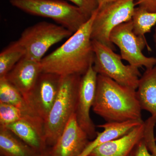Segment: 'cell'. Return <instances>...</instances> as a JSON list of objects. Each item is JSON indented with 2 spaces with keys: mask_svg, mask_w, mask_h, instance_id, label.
<instances>
[{
  "mask_svg": "<svg viewBox=\"0 0 156 156\" xmlns=\"http://www.w3.org/2000/svg\"><path fill=\"white\" fill-rule=\"evenodd\" d=\"M97 10L63 44L43 58L41 61L43 72L62 76H82L93 65L95 53L91 29Z\"/></svg>",
  "mask_w": 156,
  "mask_h": 156,
  "instance_id": "1",
  "label": "cell"
},
{
  "mask_svg": "<svg viewBox=\"0 0 156 156\" xmlns=\"http://www.w3.org/2000/svg\"><path fill=\"white\" fill-rule=\"evenodd\" d=\"M93 110L107 122L143 121L136 90L98 75Z\"/></svg>",
  "mask_w": 156,
  "mask_h": 156,
  "instance_id": "2",
  "label": "cell"
},
{
  "mask_svg": "<svg viewBox=\"0 0 156 156\" xmlns=\"http://www.w3.org/2000/svg\"><path fill=\"white\" fill-rule=\"evenodd\" d=\"M81 77L77 75L62 76L57 98L44 124L48 146L55 144L69 120L76 113Z\"/></svg>",
  "mask_w": 156,
  "mask_h": 156,
  "instance_id": "3",
  "label": "cell"
},
{
  "mask_svg": "<svg viewBox=\"0 0 156 156\" xmlns=\"http://www.w3.org/2000/svg\"><path fill=\"white\" fill-rule=\"evenodd\" d=\"M10 3L27 14L53 20L73 34L90 18L79 7L63 0H10Z\"/></svg>",
  "mask_w": 156,
  "mask_h": 156,
  "instance_id": "4",
  "label": "cell"
},
{
  "mask_svg": "<svg viewBox=\"0 0 156 156\" xmlns=\"http://www.w3.org/2000/svg\"><path fill=\"white\" fill-rule=\"evenodd\" d=\"M92 43L95 53L93 67L98 74L136 90L141 76L138 68L124 64L121 55L106 45L95 41H92Z\"/></svg>",
  "mask_w": 156,
  "mask_h": 156,
  "instance_id": "5",
  "label": "cell"
},
{
  "mask_svg": "<svg viewBox=\"0 0 156 156\" xmlns=\"http://www.w3.org/2000/svg\"><path fill=\"white\" fill-rule=\"evenodd\" d=\"M73 34L61 25L42 21L26 28L18 41L25 50L24 57L41 62L52 46Z\"/></svg>",
  "mask_w": 156,
  "mask_h": 156,
  "instance_id": "6",
  "label": "cell"
},
{
  "mask_svg": "<svg viewBox=\"0 0 156 156\" xmlns=\"http://www.w3.org/2000/svg\"><path fill=\"white\" fill-rule=\"evenodd\" d=\"M135 0H117L98 9L91 29V39L115 50L110 41L111 32L122 23L132 20L136 5Z\"/></svg>",
  "mask_w": 156,
  "mask_h": 156,
  "instance_id": "7",
  "label": "cell"
},
{
  "mask_svg": "<svg viewBox=\"0 0 156 156\" xmlns=\"http://www.w3.org/2000/svg\"><path fill=\"white\" fill-rule=\"evenodd\" d=\"M112 44L118 46L122 59L137 68L144 66L147 69L156 65V58L147 57L142 50L147 43L144 37L136 35L133 31L132 20L120 24L113 29L109 37Z\"/></svg>",
  "mask_w": 156,
  "mask_h": 156,
  "instance_id": "8",
  "label": "cell"
},
{
  "mask_svg": "<svg viewBox=\"0 0 156 156\" xmlns=\"http://www.w3.org/2000/svg\"><path fill=\"white\" fill-rule=\"evenodd\" d=\"M62 76L43 72L33 89L25 98L35 114L45 122L56 100Z\"/></svg>",
  "mask_w": 156,
  "mask_h": 156,
  "instance_id": "9",
  "label": "cell"
},
{
  "mask_svg": "<svg viewBox=\"0 0 156 156\" xmlns=\"http://www.w3.org/2000/svg\"><path fill=\"white\" fill-rule=\"evenodd\" d=\"M98 75L92 66L81 77L76 112L79 126L90 139L95 138L97 134L95 125L90 117V112L95 101Z\"/></svg>",
  "mask_w": 156,
  "mask_h": 156,
  "instance_id": "10",
  "label": "cell"
},
{
  "mask_svg": "<svg viewBox=\"0 0 156 156\" xmlns=\"http://www.w3.org/2000/svg\"><path fill=\"white\" fill-rule=\"evenodd\" d=\"M89 138L74 114L55 144L49 149L50 156H79L89 143Z\"/></svg>",
  "mask_w": 156,
  "mask_h": 156,
  "instance_id": "11",
  "label": "cell"
},
{
  "mask_svg": "<svg viewBox=\"0 0 156 156\" xmlns=\"http://www.w3.org/2000/svg\"><path fill=\"white\" fill-rule=\"evenodd\" d=\"M42 72L41 61L24 57L7 74L5 77L19 90L25 100Z\"/></svg>",
  "mask_w": 156,
  "mask_h": 156,
  "instance_id": "12",
  "label": "cell"
},
{
  "mask_svg": "<svg viewBox=\"0 0 156 156\" xmlns=\"http://www.w3.org/2000/svg\"><path fill=\"white\" fill-rule=\"evenodd\" d=\"M144 128V122L122 137L98 147L88 156H128L143 138Z\"/></svg>",
  "mask_w": 156,
  "mask_h": 156,
  "instance_id": "13",
  "label": "cell"
},
{
  "mask_svg": "<svg viewBox=\"0 0 156 156\" xmlns=\"http://www.w3.org/2000/svg\"><path fill=\"white\" fill-rule=\"evenodd\" d=\"M4 127L38 153L48 149L44 123L23 120Z\"/></svg>",
  "mask_w": 156,
  "mask_h": 156,
  "instance_id": "14",
  "label": "cell"
},
{
  "mask_svg": "<svg viewBox=\"0 0 156 156\" xmlns=\"http://www.w3.org/2000/svg\"><path fill=\"white\" fill-rule=\"evenodd\" d=\"M144 122L143 121L130 120L124 122H107L105 124L98 125V128H103V131L97 132L95 139L91 142L89 141L79 156H88L98 147L122 137Z\"/></svg>",
  "mask_w": 156,
  "mask_h": 156,
  "instance_id": "15",
  "label": "cell"
},
{
  "mask_svg": "<svg viewBox=\"0 0 156 156\" xmlns=\"http://www.w3.org/2000/svg\"><path fill=\"white\" fill-rule=\"evenodd\" d=\"M136 94L142 110L149 112L156 123V65L140 78Z\"/></svg>",
  "mask_w": 156,
  "mask_h": 156,
  "instance_id": "16",
  "label": "cell"
},
{
  "mask_svg": "<svg viewBox=\"0 0 156 156\" xmlns=\"http://www.w3.org/2000/svg\"><path fill=\"white\" fill-rule=\"evenodd\" d=\"M0 152L4 156H37L38 154L8 128L1 126Z\"/></svg>",
  "mask_w": 156,
  "mask_h": 156,
  "instance_id": "17",
  "label": "cell"
},
{
  "mask_svg": "<svg viewBox=\"0 0 156 156\" xmlns=\"http://www.w3.org/2000/svg\"><path fill=\"white\" fill-rule=\"evenodd\" d=\"M25 56V50L17 41L11 42L0 53V78L5 77Z\"/></svg>",
  "mask_w": 156,
  "mask_h": 156,
  "instance_id": "18",
  "label": "cell"
},
{
  "mask_svg": "<svg viewBox=\"0 0 156 156\" xmlns=\"http://www.w3.org/2000/svg\"><path fill=\"white\" fill-rule=\"evenodd\" d=\"M0 103L13 105L34 114L21 93L7 80L5 77L0 78Z\"/></svg>",
  "mask_w": 156,
  "mask_h": 156,
  "instance_id": "19",
  "label": "cell"
},
{
  "mask_svg": "<svg viewBox=\"0 0 156 156\" xmlns=\"http://www.w3.org/2000/svg\"><path fill=\"white\" fill-rule=\"evenodd\" d=\"M23 120L44 122V120L34 114L13 105L0 103V126H5Z\"/></svg>",
  "mask_w": 156,
  "mask_h": 156,
  "instance_id": "20",
  "label": "cell"
},
{
  "mask_svg": "<svg viewBox=\"0 0 156 156\" xmlns=\"http://www.w3.org/2000/svg\"><path fill=\"white\" fill-rule=\"evenodd\" d=\"M131 20L135 34L144 37L146 34L150 32L151 28L156 24V12H148L138 7L135 8Z\"/></svg>",
  "mask_w": 156,
  "mask_h": 156,
  "instance_id": "21",
  "label": "cell"
},
{
  "mask_svg": "<svg viewBox=\"0 0 156 156\" xmlns=\"http://www.w3.org/2000/svg\"><path fill=\"white\" fill-rule=\"evenodd\" d=\"M156 124V121L153 117L151 116L144 122V135L143 139L145 142L148 150L156 156V143L154 134V128Z\"/></svg>",
  "mask_w": 156,
  "mask_h": 156,
  "instance_id": "22",
  "label": "cell"
},
{
  "mask_svg": "<svg viewBox=\"0 0 156 156\" xmlns=\"http://www.w3.org/2000/svg\"><path fill=\"white\" fill-rule=\"evenodd\" d=\"M79 7L89 17L97 10L98 3L97 0H68Z\"/></svg>",
  "mask_w": 156,
  "mask_h": 156,
  "instance_id": "23",
  "label": "cell"
},
{
  "mask_svg": "<svg viewBox=\"0 0 156 156\" xmlns=\"http://www.w3.org/2000/svg\"><path fill=\"white\" fill-rule=\"evenodd\" d=\"M138 7L150 12H156V0H135Z\"/></svg>",
  "mask_w": 156,
  "mask_h": 156,
  "instance_id": "24",
  "label": "cell"
},
{
  "mask_svg": "<svg viewBox=\"0 0 156 156\" xmlns=\"http://www.w3.org/2000/svg\"><path fill=\"white\" fill-rule=\"evenodd\" d=\"M135 156H155L150 153L143 138L136 145L134 150Z\"/></svg>",
  "mask_w": 156,
  "mask_h": 156,
  "instance_id": "25",
  "label": "cell"
},
{
  "mask_svg": "<svg viewBox=\"0 0 156 156\" xmlns=\"http://www.w3.org/2000/svg\"><path fill=\"white\" fill-rule=\"evenodd\" d=\"M116 1L117 0H97L98 3V9H100L108 4Z\"/></svg>",
  "mask_w": 156,
  "mask_h": 156,
  "instance_id": "26",
  "label": "cell"
},
{
  "mask_svg": "<svg viewBox=\"0 0 156 156\" xmlns=\"http://www.w3.org/2000/svg\"><path fill=\"white\" fill-rule=\"evenodd\" d=\"M37 156H50L49 149L46 150V151L38 154Z\"/></svg>",
  "mask_w": 156,
  "mask_h": 156,
  "instance_id": "27",
  "label": "cell"
},
{
  "mask_svg": "<svg viewBox=\"0 0 156 156\" xmlns=\"http://www.w3.org/2000/svg\"><path fill=\"white\" fill-rule=\"evenodd\" d=\"M154 41L155 44V47L156 48V26L155 29L154 34Z\"/></svg>",
  "mask_w": 156,
  "mask_h": 156,
  "instance_id": "28",
  "label": "cell"
},
{
  "mask_svg": "<svg viewBox=\"0 0 156 156\" xmlns=\"http://www.w3.org/2000/svg\"><path fill=\"white\" fill-rule=\"evenodd\" d=\"M128 156H135V155H134V150L133 151H132V152Z\"/></svg>",
  "mask_w": 156,
  "mask_h": 156,
  "instance_id": "29",
  "label": "cell"
},
{
  "mask_svg": "<svg viewBox=\"0 0 156 156\" xmlns=\"http://www.w3.org/2000/svg\"><path fill=\"white\" fill-rule=\"evenodd\" d=\"M155 140L156 141V136H155Z\"/></svg>",
  "mask_w": 156,
  "mask_h": 156,
  "instance_id": "30",
  "label": "cell"
},
{
  "mask_svg": "<svg viewBox=\"0 0 156 156\" xmlns=\"http://www.w3.org/2000/svg\"></svg>",
  "mask_w": 156,
  "mask_h": 156,
  "instance_id": "31",
  "label": "cell"
}]
</instances>
